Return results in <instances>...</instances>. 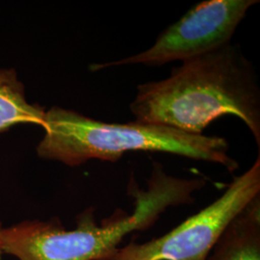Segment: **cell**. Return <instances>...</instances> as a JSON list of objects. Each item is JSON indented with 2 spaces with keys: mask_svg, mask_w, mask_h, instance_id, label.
Instances as JSON below:
<instances>
[{
  "mask_svg": "<svg viewBox=\"0 0 260 260\" xmlns=\"http://www.w3.org/2000/svg\"><path fill=\"white\" fill-rule=\"evenodd\" d=\"M130 111L135 121L203 134L224 115L239 118L260 153V90L257 75L233 43L182 62L167 78L140 84Z\"/></svg>",
  "mask_w": 260,
  "mask_h": 260,
  "instance_id": "cell-1",
  "label": "cell"
},
{
  "mask_svg": "<svg viewBox=\"0 0 260 260\" xmlns=\"http://www.w3.org/2000/svg\"><path fill=\"white\" fill-rule=\"evenodd\" d=\"M205 186L204 178L172 177L154 162L146 189L130 181L132 213L114 214L99 224L91 207L77 217L72 230L56 218L22 221L3 229V253L19 260H110L126 235L148 230L172 206L194 203L193 194Z\"/></svg>",
  "mask_w": 260,
  "mask_h": 260,
  "instance_id": "cell-2",
  "label": "cell"
},
{
  "mask_svg": "<svg viewBox=\"0 0 260 260\" xmlns=\"http://www.w3.org/2000/svg\"><path fill=\"white\" fill-rule=\"evenodd\" d=\"M42 127L45 134L36 148L38 157L69 167L93 159L116 162L130 151H153L219 164L232 174L239 168L229 154V142L220 136L138 121L108 123L60 106L46 111Z\"/></svg>",
  "mask_w": 260,
  "mask_h": 260,
  "instance_id": "cell-3",
  "label": "cell"
},
{
  "mask_svg": "<svg viewBox=\"0 0 260 260\" xmlns=\"http://www.w3.org/2000/svg\"><path fill=\"white\" fill-rule=\"evenodd\" d=\"M260 195V153L223 195L169 233L121 246L110 260H206L226 226Z\"/></svg>",
  "mask_w": 260,
  "mask_h": 260,
  "instance_id": "cell-4",
  "label": "cell"
},
{
  "mask_svg": "<svg viewBox=\"0 0 260 260\" xmlns=\"http://www.w3.org/2000/svg\"><path fill=\"white\" fill-rule=\"evenodd\" d=\"M258 0H208L193 6L166 28L149 49L136 55L91 66L93 72L112 67H160L185 62L232 43L233 35L248 11Z\"/></svg>",
  "mask_w": 260,
  "mask_h": 260,
  "instance_id": "cell-5",
  "label": "cell"
},
{
  "mask_svg": "<svg viewBox=\"0 0 260 260\" xmlns=\"http://www.w3.org/2000/svg\"><path fill=\"white\" fill-rule=\"evenodd\" d=\"M206 260H260V195L226 226Z\"/></svg>",
  "mask_w": 260,
  "mask_h": 260,
  "instance_id": "cell-6",
  "label": "cell"
},
{
  "mask_svg": "<svg viewBox=\"0 0 260 260\" xmlns=\"http://www.w3.org/2000/svg\"><path fill=\"white\" fill-rule=\"evenodd\" d=\"M45 107L28 102L25 86L14 68H0V134L18 124L44 125Z\"/></svg>",
  "mask_w": 260,
  "mask_h": 260,
  "instance_id": "cell-7",
  "label": "cell"
},
{
  "mask_svg": "<svg viewBox=\"0 0 260 260\" xmlns=\"http://www.w3.org/2000/svg\"><path fill=\"white\" fill-rule=\"evenodd\" d=\"M4 226L2 224V222L0 221V260H1V255L3 253V249H2V239H1V235H2V231H3Z\"/></svg>",
  "mask_w": 260,
  "mask_h": 260,
  "instance_id": "cell-8",
  "label": "cell"
}]
</instances>
